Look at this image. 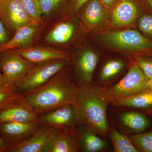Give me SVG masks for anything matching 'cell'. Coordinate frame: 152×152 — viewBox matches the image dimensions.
I'll use <instances>...</instances> for the list:
<instances>
[{"mask_svg":"<svg viewBox=\"0 0 152 152\" xmlns=\"http://www.w3.org/2000/svg\"><path fill=\"white\" fill-rule=\"evenodd\" d=\"M80 91L69 64L44 84L21 95L40 115L66 105H75Z\"/></svg>","mask_w":152,"mask_h":152,"instance_id":"cell-1","label":"cell"},{"mask_svg":"<svg viewBox=\"0 0 152 152\" xmlns=\"http://www.w3.org/2000/svg\"><path fill=\"white\" fill-rule=\"evenodd\" d=\"M108 103L94 86L80 88L75 106L78 126L94 131L102 137L108 134L107 118Z\"/></svg>","mask_w":152,"mask_h":152,"instance_id":"cell-2","label":"cell"},{"mask_svg":"<svg viewBox=\"0 0 152 152\" xmlns=\"http://www.w3.org/2000/svg\"><path fill=\"white\" fill-rule=\"evenodd\" d=\"M37 44L54 47L70 52L85 42L86 33L77 16L64 14L52 22Z\"/></svg>","mask_w":152,"mask_h":152,"instance_id":"cell-3","label":"cell"},{"mask_svg":"<svg viewBox=\"0 0 152 152\" xmlns=\"http://www.w3.org/2000/svg\"><path fill=\"white\" fill-rule=\"evenodd\" d=\"M98 35L105 46L128 58L137 55L152 56V40L135 29H111Z\"/></svg>","mask_w":152,"mask_h":152,"instance_id":"cell-4","label":"cell"},{"mask_svg":"<svg viewBox=\"0 0 152 152\" xmlns=\"http://www.w3.org/2000/svg\"><path fill=\"white\" fill-rule=\"evenodd\" d=\"M129 59L128 72L118 83L105 86H94L108 102L129 97L149 90L148 79L132 58H129Z\"/></svg>","mask_w":152,"mask_h":152,"instance_id":"cell-5","label":"cell"},{"mask_svg":"<svg viewBox=\"0 0 152 152\" xmlns=\"http://www.w3.org/2000/svg\"><path fill=\"white\" fill-rule=\"evenodd\" d=\"M70 53L69 64L76 83L80 88L92 86L95 70L99 60V54L85 42Z\"/></svg>","mask_w":152,"mask_h":152,"instance_id":"cell-6","label":"cell"},{"mask_svg":"<svg viewBox=\"0 0 152 152\" xmlns=\"http://www.w3.org/2000/svg\"><path fill=\"white\" fill-rule=\"evenodd\" d=\"M77 16L86 34H102L112 29L110 11L99 0H88L79 10Z\"/></svg>","mask_w":152,"mask_h":152,"instance_id":"cell-7","label":"cell"},{"mask_svg":"<svg viewBox=\"0 0 152 152\" xmlns=\"http://www.w3.org/2000/svg\"><path fill=\"white\" fill-rule=\"evenodd\" d=\"M67 61L54 60L36 65L15 86L22 94L41 86L69 64Z\"/></svg>","mask_w":152,"mask_h":152,"instance_id":"cell-8","label":"cell"},{"mask_svg":"<svg viewBox=\"0 0 152 152\" xmlns=\"http://www.w3.org/2000/svg\"><path fill=\"white\" fill-rule=\"evenodd\" d=\"M36 65L28 61L13 50L0 53V72L4 86H15Z\"/></svg>","mask_w":152,"mask_h":152,"instance_id":"cell-9","label":"cell"},{"mask_svg":"<svg viewBox=\"0 0 152 152\" xmlns=\"http://www.w3.org/2000/svg\"><path fill=\"white\" fill-rule=\"evenodd\" d=\"M144 11L141 0H120L110 12L112 28H134Z\"/></svg>","mask_w":152,"mask_h":152,"instance_id":"cell-10","label":"cell"},{"mask_svg":"<svg viewBox=\"0 0 152 152\" xmlns=\"http://www.w3.org/2000/svg\"><path fill=\"white\" fill-rule=\"evenodd\" d=\"M0 19L13 34L19 28L32 23L21 0H0Z\"/></svg>","mask_w":152,"mask_h":152,"instance_id":"cell-11","label":"cell"},{"mask_svg":"<svg viewBox=\"0 0 152 152\" xmlns=\"http://www.w3.org/2000/svg\"><path fill=\"white\" fill-rule=\"evenodd\" d=\"M13 50L28 61L36 64L54 60H65L69 63L70 61V52L42 44Z\"/></svg>","mask_w":152,"mask_h":152,"instance_id":"cell-12","label":"cell"},{"mask_svg":"<svg viewBox=\"0 0 152 152\" xmlns=\"http://www.w3.org/2000/svg\"><path fill=\"white\" fill-rule=\"evenodd\" d=\"M41 126L38 121L4 123L0 124V135L9 149L26 140Z\"/></svg>","mask_w":152,"mask_h":152,"instance_id":"cell-13","label":"cell"},{"mask_svg":"<svg viewBox=\"0 0 152 152\" xmlns=\"http://www.w3.org/2000/svg\"><path fill=\"white\" fill-rule=\"evenodd\" d=\"M48 25L46 23L41 25L31 23L19 28L7 43L0 46V53L8 50L31 46L37 43Z\"/></svg>","mask_w":152,"mask_h":152,"instance_id":"cell-14","label":"cell"},{"mask_svg":"<svg viewBox=\"0 0 152 152\" xmlns=\"http://www.w3.org/2000/svg\"><path fill=\"white\" fill-rule=\"evenodd\" d=\"M77 120L75 106L68 104L40 115L38 121L42 126L64 129L75 127Z\"/></svg>","mask_w":152,"mask_h":152,"instance_id":"cell-15","label":"cell"},{"mask_svg":"<svg viewBox=\"0 0 152 152\" xmlns=\"http://www.w3.org/2000/svg\"><path fill=\"white\" fill-rule=\"evenodd\" d=\"M60 129L42 126L26 140L9 148L8 152H45Z\"/></svg>","mask_w":152,"mask_h":152,"instance_id":"cell-16","label":"cell"},{"mask_svg":"<svg viewBox=\"0 0 152 152\" xmlns=\"http://www.w3.org/2000/svg\"><path fill=\"white\" fill-rule=\"evenodd\" d=\"M39 115L22 98L0 110V124L11 122H29L37 121Z\"/></svg>","mask_w":152,"mask_h":152,"instance_id":"cell-17","label":"cell"},{"mask_svg":"<svg viewBox=\"0 0 152 152\" xmlns=\"http://www.w3.org/2000/svg\"><path fill=\"white\" fill-rule=\"evenodd\" d=\"M76 127L60 129L45 152H80Z\"/></svg>","mask_w":152,"mask_h":152,"instance_id":"cell-18","label":"cell"},{"mask_svg":"<svg viewBox=\"0 0 152 152\" xmlns=\"http://www.w3.org/2000/svg\"><path fill=\"white\" fill-rule=\"evenodd\" d=\"M117 124L123 132L130 135L145 132L149 126L150 122L144 114L126 111L120 113L117 116Z\"/></svg>","mask_w":152,"mask_h":152,"instance_id":"cell-19","label":"cell"},{"mask_svg":"<svg viewBox=\"0 0 152 152\" xmlns=\"http://www.w3.org/2000/svg\"><path fill=\"white\" fill-rule=\"evenodd\" d=\"M128 65L126 60L121 58L107 60L101 66L96 83L94 86L103 87L113 84Z\"/></svg>","mask_w":152,"mask_h":152,"instance_id":"cell-20","label":"cell"},{"mask_svg":"<svg viewBox=\"0 0 152 152\" xmlns=\"http://www.w3.org/2000/svg\"><path fill=\"white\" fill-rule=\"evenodd\" d=\"M76 128L78 137L80 152H102L107 148V142L104 138L94 131L78 125Z\"/></svg>","mask_w":152,"mask_h":152,"instance_id":"cell-21","label":"cell"},{"mask_svg":"<svg viewBox=\"0 0 152 152\" xmlns=\"http://www.w3.org/2000/svg\"><path fill=\"white\" fill-rule=\"evenodd\" d=\"M108 103L116 107L137 109L150 114L152 111V91L148 90L129 97L115 100Z\"/></svg>","mask_w":152,"mask_h":152,"instance_id":"cell-22","label":"cell"},{"mask_svg":"<svg viewBox=\"0 0 152 152\" xmlns=\"http://www.w3.org/2000/svg\"><path fill=\"white\" fill-rule=\"evenodd\" d=\"M43 21L50 24L65 12L69 0H39Z\"/></svg>","mask_w":152,"mask_h":152,"instance_id":"cell-23","label":"cell"},{"mask_svg":"<svg viewBox=\"0 0 152 152\" xmlns=\"http://www.w3.org/2000/svg\"><path fill=\"white\" fill-rule=\"evenodd\" d=\"M110 138L115 152H139L129 137L120 132L115 127L110 128Z\"/></svg>","mask_w":152,"mask_h":152,"instance_id":"cell-24","label":"cell"},{"mask_svg":"<svg viewBox=\"0 0 152 152\" xmlns=\"http://www.w3.org/2000/svg\"><path fill=\"white\" fill-rule=\"evenodd\" d=\"M129 137L139 151L152 152V129L145 132L130 134Z\"/></svg>","mask_w":152,"mask_h":152,"instance_id":"cell-25","label":"cell"},{"mask_svg":"<svg viewBox=\"0 0 152 152\" xmlns=\"http://www.w3.org/2000/svg\"><path fill=\"white\" fill-rule=\"evenodd\" d=\"M25 10L33 23H44L42 15L39 0H21Z\"/></svg>","mask_w":152,"mask_h":152,"instance_id":"cell-26","label":"cell"},{"mask_svg":"<svg viewBox=\"0 0 152 152\" xmlns=\"http://www.w3.org/2000/svg\"><path fill=\"white\" fill-rule=\"evenodd\" d=\"M137 65L149 80L152 79V56L137 55L132 57Z\"/></svg>","mask_w":152,"mask_h":152,"instance_id":"cell-27","label":"cell"},{"mask_svg":"<svg viewBox=\"0 0 152 152\" xmlns=\"http://www.w3.org/2000/svg\"><path fill=\"white\" fill-rule=\"evenodd\" d=\"M22 95L16 92L15 86H3L0 88V110L4 107L15 101Z\"/></svg>","mask_w":152,"mask_h":152,"instance_id":"cell-28","label":"cell"},{"mask_svg":"<svg viewBox=\"0 0 152 152\" xmlns=\"http://www.w3.org/2000/svg\"><path fill=\"white\" fill-rule=\"evenodd\" d=\"M139 30L145 36L152 39V15L144 12L137 21Z\"/></svg>","mask_w":152,"mask_h":152,"instance_id":"cell-29","label":"cell"},{"mask_svg":"<svg viewBox=\"0 0 152 152\" xmlns=\"http://www.w3.org/2000/svg\"><path fill=\"white\" fill-rule=\"evenodd\" d=\"M88 0H69L65 12L64 14L77 16V13L82 6Z\"/></svg>","mask_w":152,"mask_h":152,"instance_id":"cell-30","label":"cell"},{"mask_svg":"<svg viewBox=\"0 0 152 152\" xmlns=\"http://www.w3.org/2000/svg\"><path fill=\"white\" fill-rule=\"evenodd\" d=\"M10 39L7 30L0 19V46L7 43Z\"/></svg>","mask_w":152,"mask_h":152,"instance_id":"cell-31","label":"cell"},{"mask_svg":"<svg viewBox=\"0 0 152 152\" xmlns=\"http://www.w3.org/2000/svg\"><path fill=\"white\" fill-rule=\"evenodd\" d=\"M99 1L105 8L111 12L118 4L120 0H99Z\"/></svg>","mask_w":152,"mask_h":152,"instance_id":"cell-32","label":"cell"},{"mask_svg":"<svg viewBox=\"0 0 152 152\" xmlns=\"http://www.w3.org/2000/svg\"><path fill=\"white\" fill-rule=\"evenodd\" d=\"M141 1L145 11L152 14V0H141Z\"/></svg>","mask_w":152,"mask_h":152,"instance_id":"cell-33","label":"cell"},{"mask_svg":"<svg viewBox=\"0 0 152 152\" xmlns=\"http://www.w3.org/2000/svg\"><path fill=\"white\" fill-rule=\"evenodd\" d=\"M8 148L5 143L0 135V152H7Z\"/></svg>","mask_w":152,"mask_h":152,"instance_id":"cell-34","label":"cell"},{"mask_svg":"<svg viewBox=\"0 0 152 152\" xmlns=\"http://www.w3.org/2000/svg\"><path fill=\"white\" fill-rule=\"evenodd\" d=\"M4 84H3L2 75L1 73L0 72V88L3 86Z\"/></svg>","mask_w":152,"mask_h":152,"instance_id":"cell-35","label":"cell"},{"mask_svg":"<svg viewBox=\"0 0 152 152\" xmlns=\"http://www.w3.org/2000/svg\"><path fill=\"white\" fill-rule=\"evenodd\" d=\"M148 85L149 90L152 91V79L148 80Z\"/></svg>","mask_w":152,"mask_h":152,"instance_id":"cell-36","label":"cell"},{"mask_svg":"<svg viewBox=\"0 0 152 152\" xmlns=\"http://www.w3.org/2000/svg\"><path fill=\"white\" fill-rule=\"evenodd\" d=\"M150 114L151 115V116L152 118V111L151 112V113H150Z\"/></svg>","mask_w":152,"mask_h":152,"instance_id":"cell-37","label":"cell"}]
</instances>
